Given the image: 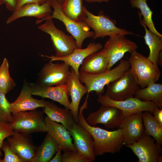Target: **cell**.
I'll return each instance as SVG.
<instances>
[{
  "label": "cell",
  "instance_id": "1",
  "mask_svg": "<svg viewBox=\"0 0 162 162\" xmlns=\"http://www.w3.org/2000/svg\"><path fill=\"white\" fill-rule=\"evenodd\" d=\"M87 100L80 108L77 123L86 128L91 134L93 139V150L95 156L102 155L106 153L114 154L120 152L123 146L122 129L109 131L99 127L89 124L83 114L87 107Z\"/></svg>",
  "mask_w": 162,
  "mask_h": 162
},
{
  "label": "cell",
  "instance_id": "2",
  "mask_svg": "<svg viewBox=\"0 0 162 162\" xmlns=\"http://www.w3.org/2000/svg\"><path fill=\"white\" fill-rule=\"evenodd\" d=\"M130 68L128 60L122 59L119 64L112 69L95 75L79 72L78 77L80 82L84 83L87 88V96L93 91L98 96L104 93L106 85L122 76Z\"/></svg>",
  "mask_w": 162,
  "mask_h": 162
},
{
  "label": "cell",
  "instance_id": "3",
  "mask_svg": "<svg viewBox=\"0 0 162 162\" xmlns=\"http://www.w3.org/2000/svg\"><path fill=\"white\" fill-rule=\"evenodd\" d=\"M84 15L82 21L94 30L93 40L117 35L139 36L132 32L116 26V20L110 18L108 15H105L103 10H100L98 15H94L84 6Z\"/></svg>",
  "mask_w": 162,
  "mask_h": 162
},
{
  "label": "cell",
  "instance_id": "4",
  "mask_svg": "<svg viewBox=\"0 0 162 162\" xmlns=\"http://www.w3.org/2000/svg\"><path fill=\"white\" fill-rule=\"evenodd\" d=\"M128 60L130 68L141 88H144L159 80L161 72L158 65L148 57L136 51L131 54Z\"/></svg>",
  "mask_w": 162,
  "mask_h": 162
},
{
  "label": "cell",
  "instance_id": "5",
  "mask_svg": "<svg viewBox=\"0 0 162 162\" xmlns=\"http://www.w3.org/2000/svg\"><path fill=\"white\" fill-rule=\"evenodd\" d=\"M45 20L44 23L39 26L38 28L50 36L55 51V56L61 58L71 54L77 48L74 38L58 28L54 25L52 19L48 18Z\"/></svg>",
  "mask_w": 162,
  "mask_h": 162
},
{
  "label": "cell",
  "instance_id": "6",
  "mask_svg": "<svg viewBox=\"0 0 162 162\" xmlns=\"http://www.w3.org/2000/svg\"><path fill=\"white\" fill-rule=\"evenodd\" d=\"M106 86L104 94L116 101L123 100L134 97L135 93L140 88L136 78L130 68Z\"/></svg>",
  "mask_w": 162,
  "mask_h": 162
},
{
  "label": "cell",
  "instance_id": "7",
  "mask_svg": "<svg viewBox=\"0 0 162 162\" xmlns=\"http://www.w3.org/2000/svg\"><path fill=\"white\" fill-rule=\"evenodd\" d=\"M43 112L34 110L12 113L13 121L10 123L14 131L29 134L35 132H46Z\"/></svg>",
  "mask_w": 162,
  "mask_h": 162
},
{
  "label": "cell",
  "instance_id": "8",
  "mask_svg": "<svg viewBox=\"0 0 162 162\" xmlns=\"http://www.w3.org/2000/svg\"><path fill=\"white\" fill-rule=\"evenodd\" d=\"M52 62L50 60L40 70L35 84L48 87L66 84L71 74L70 67L63 62Z\"/></svg>",
  "mask_w": 162,
  "mask_h": 162
},
{
  "label": "cell",
  "instance_id": "9",
  "mask_svg": "<svg viewBox=\"0 0 162 162\" xmlns=\"http://www.w3.org/2000/svg\"><path fill=\"white\" fill-rule=\"evenodd\" d=\"M51 6L53 10L48 18L56 19L63 22L67 30L75 39L78 48H82L87 38H93L94 32L90 31V28L84 21L76 22L68 17L63 13L61 5L54 0H51Z\"/></svg>",
  "mask_w": 162,
  "mask_h": 162
},
{
  "label": "cell",
  "instance_id": "10",
  "mask_svg": "<svg viewBox=\"0 0 162 162\" xmlns=\"http://www.w3.org/2000/svg\"><path fill=\"white\" fill-rule=\"evenodd\" d=\"M138 46L135 42L127 38L125 35H117L109 37L100 51L108 59V70L123 58L125 54H131L136 51Z\"/></svg>",
  "mask_w": 162,
  "mask_h": 162
},
{
  "label": "cell",
  "instance_id": "11",
  "mask_svg": "<svg viewBox=\"0 0 162 162\" xmlns=\"http://www.w3.org/2000/svg\"><path fill=\"white\" fill-rule=\"evenodd\" d=\"M97 101L101 106H113L119 109L123 112L125 117L133 113L145 111L152 114L159 108L152 101H142L140 98L134 97L123 100L116 101L102 94L98 96Z\"/></svg>",
  "mask_w": 162,
  "mask_h": 162
},
{
  "label": "cell",
  "instance_id": "12",
  "mask_svg": "<svg viewBox=\"0 0 162 162\" xmlns=\"http://www.w3.org/2000/svg\"><path fill=\"white\" fill-rule=\"evenodd\" d=\"M145 132L137 142L126 146L138 158V162H162L161 145Z\"/></svg>",
  "mask_w": 162,
  "mask_h": 162
},
{
  "label": "cell",
  "instance_id": "13",
  "mask_svg": "<svg viewBox=\"0 0 162 162\" xmlns=\"http://www.w3.org/2000/svg\"><path fill=\"white\" fill-rule=\"evenodd\" d=\"M125 117L123 112L111 106H101L97 111L90 114L86 120L91 126L103 124L107 129L119 128Z\"/></svg>",
  "mask_w": 162,
  "mask_h": 162
},
{
  "label": "cell",
  "instance_id": "14",
  "mask_svg": "<svg viewBox=\"0 0 162 162\" xmlns=\"http://www.w3.org/2000/svg\"><path fill=\"white\" fill-rule=\"evenodd\" d=\"M74 140L78 153L91 162L95 160L93 150V139L90 133L84 128L75 122L68 130Z\"/></svg>",
  "mask_w": 162,
  "mask_h": 162
},
{
  "label": "cell",
  "instance_id": "15",
  "mask_svg": "<svg viewBox=\"0 0 162 162\" xmlns=\"http://www.w3.org/2000/svg\"><path fill=\"white\" fill-rule=\"evenodd\" d=\"M51 7V0L42 4L34 3L25 4L13 12L7 20L6 23L10 24L21 17H32L38 18L36 23L39 24L50 16L52 12Z\"/></svg>",
  "mask_w": 162,
  "mask_h": 162
},
{
  "label": "cell",
  "instance_id": "16",
  "mask_svg": "<svg viewBox=\"0 0 162 162\" xmlns=\"http://www.w3.org/2000/svg\"><path fill=\"white\" fill-rule=\"evenodd\" d=\"M142 112L129 115L122 121L119 128H122L123 145L125 146L137 142L145 133Z\"/></svg>",
  "mask_w": 162,
  "mask_h": 162
},
{
  "label": "cell",
  "instance_id": "17",
  "mask_svg": "<svg viewBox=\"0 0 162 162\" xmlns=\"http://www.w3.org/2000/svg\"><path fill=\"white\" fill-rule=\"evenodd\" d=\"M7 141L11 149L23 162H31L36 148L28 134L14 131L13 135L7 138Z\"/></svg>",
  "mask_w": 162,
  "mask_h": 162
},
{
  "label": "cell",
  "instance_id": "18",
  "mask_svg": "<svg viewBox=\"0 0 162 162\" xmlns=\"http://www.w3.org/2000/svg\"><path fill=\"white\" fill-rule=\"evenodd\" d=\"M103 46L100 43L94 42L88 44L85 48H76L70 55L61 58L55 56H48L41 54V56L46 57L53 61H62L69 65L73 69L78 76L79 68L84 60L88 56L98 52L103 48Z\"/></svg>",
  "mask_w": 162,
  "mask_h": 162
},
{
  "label": "cell",
  "instance_id": "19",
  "mask_svg": "<svg viewBox=\"0 0 162 162\" xmlns=\"http://www.w3.org/2000/svg\"><path fill=\"white\" fill-rule=\"evenodd\" d=\"M32 95L30 84L24 81L18 97L14 102L10 103L12 113L32 110L45 107L48 101L35 99Z\"/></svg>",
  "mask_w": 162,
  "mask_h": 162
},
{
  "label": "cell",
  "instance_id": "20",
  "mask_svg": "<svg viewBox=\"0 0 162 162\" xmlns=\"http://www.w3.org/2000/svg\"><path fill=\"white\" fill-rule=\"evenodd\" d=\"M32 94L42 98H48L57 102L65 108L70 110V102L66 85L55 86H43L36 84H30Z\"/></svg>",
  "mask_w": 162,
  "mask_h": 162
},
{
  "label": "cell",
  "instance_id": "21",
  "mask_svg": "<svg viewBox=\"0 0 162 162\" xmlns=\"http://www.w3.org/2000/svg\"><path fill=\"white\" fill-rule=\"evenodd\" d=\"M46 132L56 141L64 152L71 151L77 152L69 131L62 124L46 116L45 118Z\"/></svg>",
  "mask_w": 162,
  "mask_h": 162
},
{
  "label": "cell",
  "instance_id": "22",
  "mask_svg": "<svg viewBox=\"0 0 162 162\" xmlns=\"http://www.w3.org/2000/svg\"><path fill=\"white\" fill-rule=\"evenodd\" d=\"M70 70L71 74L66 85L69 95L71 99L70 110L77 123L80 102L82 96L87 93L88 89L85 86L81 83L78 76L71 67Z\"/></svg>",
  "mask_w": 162,
  "mask_h": 162
},
{
  "label": "cell",
  "instance_id": "23",
  "mask_svg": "<svg viewBox=\"0 0 162 162\" xmlns=\"http://www.w3.org/2000/svg\"><path fill=\"white\" fill-rule=\"evenodd\" d=\"M109 62L100 51L92 53L87 57L81 64L79 72L95 75L108 70Z\"/></svg>",
  "mask_w": 162,
  "mask_h": 162
},
{
  "label": "cell",
  "instance_id": "24",
  "mask_svg": "<svg viewBox=\"0 0 162 162\" xmlns=\"http://www.w3.org/2000/svg\"><path fill=\"white\" fill-rule=\"evenodd\" d=\"M43 112L51 120L61 123L68 130L76 122L70 110L59 107L53 101H47Z\"/></svg>",
  "mask_w": 162,
  "mask_h": 162
},
{
  "label": "cell",
  "instance_id": "25",
  "mask_svg": "<svg viewBox=\"0 0 162 162\" xmlns=\"http://www.w3.org/2000/svg\"><path fill=\"white\" fill-rule=\"evenodd\" d=\"M58 147L57 142L47 133L42 144L36 148L31 162H49L56 153Z\"/></svg>",
  "mask_w": 162,
  "mask_h": 162
},
{
  "label": "cell",
  "instance_id": "26",
  "mask_svg": "<svg viewBox=\"0 0 162 162\" xmlns=\"http://www.w3.org/2000/svg\"><path fill=\"white\" fill-rule=\"evenodd\" d=\"M138 13L140 23L145 29L144 38L150 50L148 58L154 63L157 64L159 55L162 50V37L157 35L148 29L142 21L141 14L138 11Z\"/></svg>",
  "mask_w": 162,
  "mask_h": 162
},
{
  "label": "cell",
  "instance_id": "27",
  "mask_svg": "<svg viewBox=\"0 0 162 162\" xmlns=\"http://www.w3.org/2000/svg\"><path fill=\"white\" fill-rule=\"evenodd\" d=\"M134 97L152 101L162 109V84L153 82L146 87L140 88L135 93Z\"/></svg>",
  "mask_w": 162,
  "mask_h": 162
},
{
  "label": "cell",
  "instance_id": "28",
  "mask_svg": "<svg viewBox=\"0 0 162 162\" xmlns=\"http://www.w3.org/2000/svg\"><path fill=\"white\" fill-rule=\"evenodd\" d=\"M142 121L145 132L153 137L156 142L162 144V126L154 118L152 114L148 111L142 113Z\"/></svg>",
  "mask_w": 162,
  "mask_h": 162
},
{
  "label": "cell",
  "instance_id": "29",
  "mask_svg": "<svg viewBox=\"0 0 162 162\" xmlns=\"http://www.w3.org/2000/svg\"><path fill=\"white\" fill-rule=\"evenodd\" d=\"M147 0H130L129 2L131 7L139 9L140 11L139 12L143 17L142 21L148 30L157 35L162 37L154 26L152 20L153 12L147 3Z\"/></svg>",
  "mask_w": 162,
  "mask_h": 162
},
{
  "label": "cell",
  "instance_id": "30",
  "mask_svg": "<svg viewBox=\"0 0 162 162\" xmlns=\"http://www.w3.org/2000/svg\"><path fill=\"white\" fill-rule=\"evenodd\" d=\"M61 6L63 13L68 17L76 22L82 21L84 12L82 0H65Z\"/></svg>",
  "mask_w": 162,
  "mask_h": 162
},
{
  "label": "cell",
  "instance_id": "31",
  "mask_svg": "<svg viewBox=\"0 0 162 162\" xmlns=\"http://www.w3.org/2000/svg\"><path fill=\"white\" fill-rule=\"evenodd\" d=\"M16 85L9 74L8 61L6 58H4L0 67V91L6 95Z\"/></svg>",
  "mask_w": 162,
  "mask_h": 162
},
{
  "label": "cell",
  "instance_id": "32",
  "mask_svg": "<svg viewBox=\"0 0 162 162\" xmlns=\"http://www.w3.org/2000/svg\"><path fill=\"white\" fill-rule=\"evenodd\" d=\"M0 120L10 123L14 120L10 109V103L7 100L5 94L0 91Z\"/></svg>",
  "mask_w": 162,
  "mask_h": 162
},
{
  "label": "cell",
  "instance_id": "33",
  "mask_svg": "<svg viewBox=\"0 0 162 162\" xmlns=\"http://www.w3.org/2000/svg\"><path fill=\"white\" fill-rule=\"evenodd\" d=\"M14 131L10 123L0 120V156L2 155L1 149L4 140L12 136Z\"/></svg>",
  "mask_w": 162,
  "mask_h": 162
},
{
  "label": "cell",
  "instance_id": "34",
  "mask_svg": "<svg viewBox=\"0 0 162 162\" xmlns=\"http://www.w3.org/2000/svg\"><path fill=\"white\" fill-rule=\"evenodd\" d=\"M4 156L2 162H23L20 158L11 149L8 142H4L1 147Z\"/></svg>",
  "mask_w": 162,
  "mask_h": 162
},
{
  "label": "cell",
  "instance_id": "35",
  "mask_svg": "<svg viewBox=\"0 0 162 162\" xmlns=\"http://www.w3.org/2000/svg\"><path fill=\"white\" fill-rule=\"evenodd\" d=\"M61 162H91L78 153L69 151L64 152L62 154Z\"/></svg>",
  "mask_w": 162,
  "mask_h": 162
},
{
  "label": "cell",
  "instance_id": "36",
  "mask_svg": "<svg viewBox=\"0 0 162 162\" xmlns=\"http://www.w3.org/2000/svg\"><path fill=\"white\" fill-rule=\"evenodd\" d=\"M3 4H4L7 9L13 12L16 9L18 0H0Z\"/></svg>",
  "mask_w": 162,
  "mask_h": 162
},
{
  "label": "cell",
  "instance_id": "37",
  "mask_svg": "<svg viewBox=\"0 0 162 162\" xmlns=\"http://www.w3.org/2000/svg\"><path fill=\"white\" fill-rule=\"evenodd\" d=\"M49 0H18L16 9L19 8L22 5L26 3H34L39 4H44Z\"/></svg>",
  "mask_w": 162,
  "mask_h": 162
},
{
  "label": "cell",
  "instance_id": "38",
  "mask_svg": "<svg viewBox=\"0 0 162 162\" xmlns=\"http://www.w3.org/2000/svg\"><path fill=\"white\" fill-rule=\"evenodd\" d=\"M152 114L155 119L162 126V109L157 108Z\"/></svg>",
  "mask_w": 162,
  "mask_h": 162
},
{
  "label": "cell",
  "instance_id": "39",
  "mask_svg": "<svg viewBox=\"0 0 162 162\" xmlns=\"http://www.w3.org/2000/svg\"><path fill=\"white\" fill-rule=\"evenodd\" d=\"M62 150L61 148L59 146L55 155L50 160L49 162H61Z\"/></svg>",
  "mask_w": 162,
  "mask_h": 162
},
{
  "label": "cell",
  "instance_id": "40",
  "mask_svg": "<svg viewBox=\"0 0 162 162\" xmlns=\"http://www.w3.org/2000/svg\"><path fill=\"white\" fill-rule=\"evenodd\" d=\"M85 1L88 3H94L98 2L99 3L101 2H107L110 0H85Z\"/></svg>",
  "mask_w": 162,
  "mask_h": 162
},
{
  "label": "cell",
  "instance_id": "41",
  "mask_svg": "<svg viewBox=\"0 0 162 162\" xmlns=\"http://www.w3.org/2000/svg\"><path fill=\"white\" fill-rule=\"evenodd\" d=\"M159 64L160 66L162 67V51L160 52L158 60V62L157 64Z\"/></svg>",
  "mask_w": 162,
  "mask_h": 162
},
{
  "label": "cell",
  "instance_id": "42",
  "mask_svg": "<svg viewBox=\"0 0 162 162\" xmlns=\"http://www.w3.org/2000/svg\"><path fill=\"white\" fill-rule=\"evenodd\" d=\"M59 4L62 5L64 2L65 0H54Z\"/></svg>",
  "mask_w": 162,
  "mask_h": 162
},
{
  "label": "cell",
  "instance_id": "43",
  "mask_svg": "<svg viewBox=\"0 0 162 162\" xmlns=\"http://www.w3.org/2000/svg\"><path fill=\"white\" fill-rule=\"evenodd\" d=\"M2 4H3V3L0 0V7Z\"/></svg>",
  "mask_w": 162,
  "mask_h": 162
},
{
  "label": "cell",
  "instance_id": "44",
  "mask_svg": "<svg viewBox=\"0 0 162 162\" xmlns=\"http://www.w3.org/2000/svg\"><path fill=\"white\" fill-rule=\"evenodd\" d=\"M2 160L0 158V162H2Z\"/></svg>",
  "mask_w": 162,
  "mask_h": 162
}]
</instances>
